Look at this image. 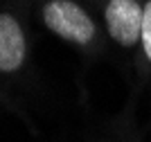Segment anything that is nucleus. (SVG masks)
Wrapping results in <instances>:
<instances>
[{
	"label": "nucleus",
	"instance_id": "f257e3e1",
	"mask_svg": "<svg viewBox=\"0 0 151 142\" xmlns=\"http://www.w3.org/2000/svg\"><path fill=\"white\" fill-rule=\"evenodd\" d=\"M43 20L57 36L86 45L95 36V25L90 16L72 0H50L43 9Z\"/></svg>",
	"mask_w": 151,
	"mask_h": 142
},
{
	"label": "nucleus",
	"instance_id": "20e7f679",
	"mask_svg": "<svg viewBox=\"0 0 151 142\" xmlns=\"http://www.w3.org/2000/svg\"><path fill=\"white\" fill-rule=\"evenodd\" d=\"M142 45H145V54L151 59V0L145 5V23H142Z\"/></svg>",
	"mask_w": 151,
	"mask_h": 142
},
{
	"label": "nucleus",
	"instance_id": "7ed1b4c3",
	"mask_svg": "<svg viewBox=\"0 0 151 142\" xmlns=\"http://www.w3.org/2000/svg\"><path fill=\"white\" fill-rule=\"evenodd\" d=\"M25 61V36L12 14H0V70L14 72Z\"/></svg>",
	"mask_w": 151,
	"mask_h": 142
},
{
	"label": "nucleus",
	"instance_id": "f03ea898",
	"mask_svg": "<svg viewBox=\"0 0 151 142\" xmlns=\"http://www.w3.org/2000/svg\"><path fill=\"white\" fill-rule=\"evenodd\" d=\"M145 9L135 0H111L106 7L108 34L120 45H133L142 38Z\"/></svg>",
	"mask_w": 151,
	"mask_h": 142
}]
</instances>
